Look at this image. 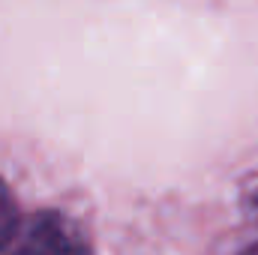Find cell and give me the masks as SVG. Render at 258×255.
<instances>
[{"label":"cell","mask_w":258,"mask_h":255,"mask_svg":"<svg viewBox=\"0 0 258 255\" xmlns=\"http://www.w3.org/2000/svg\"><path fill=\"white\" fill-rule=\"evenodd\" d=\"M240 255H258V243H252L249 249H243V252H240Z\"/></svg>","instance_id":"277c9868"},{"label":"cell","mask_w":258,"mask_h":255,"mask_svg":"<svg viewBox=\"0 0 258 255\" xmlns=\"http://www.w3.org/2000/svg\"><path fill=\"white\" fill-rule=\"evenodd\" d=\"M27 243L48 255H87V246L78 237V231L63 216H54V213H42L30 222Z\"/></svg>","instance_id":"6da1fadb"},{"label":"cell","mask_w":258,"mask_h":255,"mask_svg":"<svg viewBox=\"0 0 258 255\" xmlns=\"http://www.w3.org/2000/svg\"><path fill=\"white\" fill-rule=\"evenodd\" d=\"M18 255H48V252H42V249H36V246H30V243H24V249Z\"/></svg>","instance_id":"3957f363"},{"label":"cell","mask_w":258,"mask_h":255,"mask_svg":"<svg viewBox=\"0 0 258 255\" xmlns=\"http://www.w3.org/2000/svg\"><path fill=\"white\" fill-rule=\"evenodd\" d=\"M18 225H21V216H18V204L12 198V189L3 183L0 177V249H6L12 243V237L18 234Z\"/></svg>","instance_id":"7a4b0ae2"}]
</instances>
